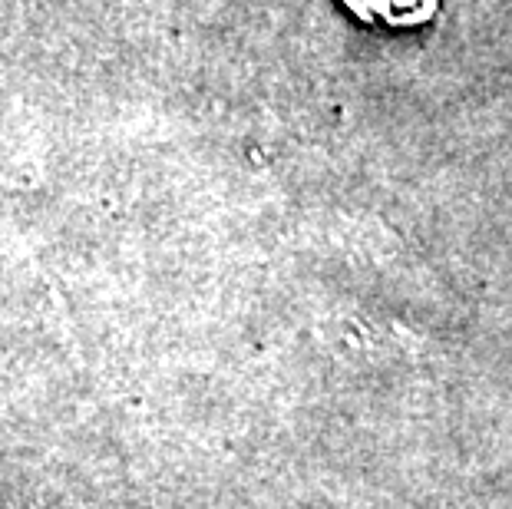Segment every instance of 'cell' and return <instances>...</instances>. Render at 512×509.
<instances>
[{"label":"cell","mask_w":512,"mask_h":509,"mask_svg":"<svg viewBox=\"0 0 512 509\" xmlns=\"http://www.w3.org/2000/svg\"><path fill=\"white\" fill-rule=\"evenodd\" d=\"M367 7L384 17H423L430 0H367Z\"/></svg>","instance_id":"1"}]
</instances>
